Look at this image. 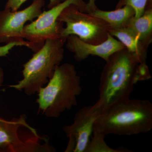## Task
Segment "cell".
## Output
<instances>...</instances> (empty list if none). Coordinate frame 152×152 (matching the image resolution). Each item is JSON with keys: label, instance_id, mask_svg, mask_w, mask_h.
Wrapping results in <instances>:
<instances>
[{"label": "cell", "instance_id": "e0dca14e", "mask_svg": "<svg viewBox=\"0 0 152 152\" xmlns=\"http://www.w3.org/2000/svg\"><path fill=\"white\" fill-rule=\"evenodd\" d=\"M27 0H8L5 9L12 12L18 10L20 6Z\"/></svg>", "mask_w": 152, "mask_h": 152}, {"label": "cell", "instance_id": "277c9868", "mask_svg": "<svg viewBox=\"0 0 152 152\" xmlns=\"http://www.w3.org/2000/svg\"><path fill=\"white\" fill-rule=\"evenodd\" d=\"M66 39L59 37L47 39L42 47L24 65L22 80L10 87L23 91L28 96L37 93L48 83L55 69L63 61V47Z\"/></svg>", "mask_w": 152, "mask_h": 152}, {"label": "cell", "instance_id": "4fadbf2b", "mask_svg": "<svg viewBox=\"0 0 152 152\" xmlns=\"http://www.w3.org/2000/svg\"><path fill=\"white\" fill-rule=\"evenodd\" d=\"M109 34L118 38L129 51L137 55L142 60L146 62L148 50L143 47L138 38L131 30L127 27L111 29Z\"/></svg>", "mask_w": 152, "mask_h": 152}, {"label": "cell", "instance_id": "7c38bea8", "mask_svg": "<svg viewBox=\"0 0 152 152\" xmlns=\"http://www.w3.org/2000/svg\"><path fill=\"white\" fill-rule=\"evenodd\" d=\"M89 14L104 20L109 24L111 29H116L126 27L128 22L134 17L135 12L130 6L125 5L112 11H103L97 9Z\"/></svg>", "mask_w": 152, "mask_h": 152}, {"label": "cell", "instance_id": "d6986e66", "mask_svg": "<svg viewBox=\"0 0 152 152\" xmlns=\"http://www.w3.org/2000/svg\"><path fill=\"white\" fill-rule=\"evenodd\" d=\"M64 1L65 0H50V3L48 5V9L52 8Z\"/></svg>", "mask_w": 152, "mask_h": 152}, {"label": "cell", "instance_id": "9a60e30c", "mask_svg": "<svg viewBox=\"0 0 152 152\" xmlns=\"http://www.w3.org/2000/svg\"><path fill=\"white\" fill-rule=\"evenodd\" d=\"M148 1V0H121L116 9L122 7L125 5L130 6L135 12V18H139L144 13Z\"/></svg>", "mask_w": 152, "mask_h": 152}, {"label": "cell", "instance_id": "7a4b0ae2", "mask_svg": "<svg viewBox=\"0 0 152 152\" xmlns=\"http://www.w3.org/2000/svg\"><path fill=\"white\" fill-rule=\"evenodd\" d=\"M94 127L105 135L148 133L152 129V104L130 98L113 104L102 110Z\"/></svg>", "mask_w": 152, "mask_h": 152}, {"label": "cell", "instance_id": "ac0fdd59", "mask_svg": "<svg viewBox=\"0 0 152 152\" xmlns=\"http://www.w3.org/2000/svg\"><path fill=\"white\" fill-rule=\"evenodd\" d=\"M87 5L89 14L98 9L95 4V0H89L88 3L87 4Z\"/></svg>", "mask_w": 152, "mask_h": 152}, {"label": "cell", "instance_id": "5b68a950", "mask_svg": "<svg viewBox=\"0 0 152 152\" xmlns=\"http://www.w3.org/2000/svg\"><path fill=\"white\" fill-rule=\"evenodd\" d=\"M40 137L37 131L27 123L24 114L18 118L6 120L0 118V152H55Z\"/></svg>", "mask_w": 152, "mask_h": 152}, {"label": "cell", "instance_id": "52a82bcc", "mask_svg": "<svg viewBox=\"0 0 152 152\" xmlns=\"http://www.w3.org/2000/svg\"><path fill=\"white\" fill-rule=\"evenodd\" d=\"M75 5L83 12L89 13L87 4L83 0H65L48 10L42 12L31 23L25 26L23 37L31 45V50L37 51L48 39L61 37L64 23L58 21V18L64 9Z\"/></svg>", "mask_w": 152, "mask_h": 152}, {"label": "cell", "instance_id": "8992f818", "mask_svg": "<svg viewBox=\"0 0 152 152\" xmlns=\"http://www.w3.org/2000/svg\"><path fill=\"white\" fill-rule=\"evenodd\" d=\"M57 20L66 25L62 31L61 37L67 38L75 35L82 41L94 45L106 41L111 28L104 20L81 12L75 5L64 9Z\"/></svg>", "mask_w": 152, "mask_h": 152}, {"label": "cell", "instance_id": "3957f363", "mask_svg": "<svg viewBox=\"0 0 152 152\" xmlns=\"http://www.w3.org/2000/svg\"><path fill=\"white\" fill-rule=\"evenodd\" d=\"M81 78L75 66L65 63L58 66L46 86L38 92L39 109L49 118H58L61 114L77 105V97L82 92Z\"/></svg>", "mask_w": 152, "mask_h": 152}, {"label": "cell", "instance_id": "ffe728a7", "mask_svg": "<svg viewBox=\"0 0 152 152\" xmlns=\"http://www.w3.org/2000/svg\"><path fill=\"white\" fill-rule=\"evenodd\" d=\"M3 80H4V72L0 66V86L2 84Z\"/></svg>", "mask_w": 152, "mask_h": 152}, {"label": "cell", "instance_id": "9c48e42d", "mask_svg": "<svg viewBox=\"0 0 152 152\" xmlns=\"http://www.w3.org/2000/svg\"><path fill=\"white\" fill-rule=\"evenodd\" d=\"M45 4L44 0H34L31 5L22 10L12 12L4 9L1 11L0 42H27L23 37L25 25L40 15Z\"/></svg>", "mask_w": 152, "mask_h": 152}, {"label": "cell", "instance_id": "ba28073f", "mask_svg": "<svg viewBox=\"0 0 152 152\" xmlns=\"http://www.w3.org/2000/svg\"><path fill=\"white\" fill-rule=\"evenodd\" d=\"M101 111L96 102L92 105L85 106L76 113L72 124L63 127V132L69 139L65 152H85L94 124Z\"/></svg>", "mask_w": 152, "mask_h": 152}, {"label": "cell", "instance_id": "2e32d148", "mask_svg": "<svg viewBox=\"0 0 152 152\" xmlns=\"http://www.w3.org/2000/svg\"><path fill=\"white\" fill-rule=\"evenodd\" d=\"M17 46H24L30 49L31 48V44L28 42L26 43L11 42L5 45L0 46V57L5 56L8 54L11 50Z\"/></svg>", "mask_w": 152, "mask_h": 152}, {"label": "cell", "instance_id": "6da1fadb", "mask_svg": "<svg viewBox=\"0 0 152 152\" xmlns=\"http://www.w3.org/2000/svg\"><path fill=\"white\" fill-rule=\"evenodd\" d=\"M106 63L100 78L96 102L102 110L129 99L138 82L151 78L146 62L126 48L114 53Z\"/></svg>", "mask_w": 152, "mask_h": 152}, {"label": "cell", "instance_id": "30bf717a", "mask_svg": "<svg viewBox=\"0 0 152 152\" xmlns=\"http://www.w3.org/2000/svg\"><path fill=\"white\" fill-rule=\"evenodd\" d=\"M66 43L67 48L73 53L74 59L78 62L84 61L90 56L100 57L107 61L114 53L126 48L110 34L107 40L99 45L86 42L75 35L68 36Z\"/></svg>", "mask_w": 152, "mask_h": 152}, {"label": "cell", "instance_id": "5bb4252c", "mask_svg": "<svg viewBox=\"0 0 152 152\" xmlns=\"http://www.w3.org/2000/svg\"><path fill=\"white\" fill-rule=\"evenodd\" d=\"M93 136L90 140L85 152H126L127 149H114L109 146L105 142L106 135L103 133L93 128Z\"/></svg>", "mask_w": 152, "mask_h": 152}, {"label": "cell", "instance_id": "8fae6325", "mask_svg": "<svg viewBox=\"0 0 152 152\" xmlns=\"http://www.w3.org/2000/svg\"><path fill=\"white\" fill-rule=\"evenodd\" d=\"M126 27L131 30L138 38L140 42L148 50L152 42V9H145L139 18L133 17Z\"/></svg>", "mask_w": 152, "mask_h": 152}]
</instances>
